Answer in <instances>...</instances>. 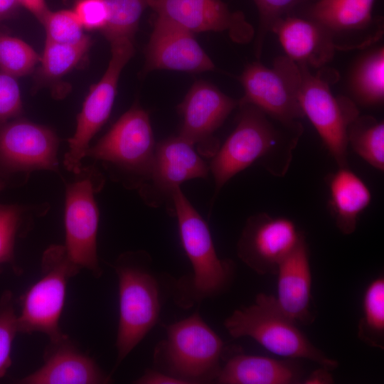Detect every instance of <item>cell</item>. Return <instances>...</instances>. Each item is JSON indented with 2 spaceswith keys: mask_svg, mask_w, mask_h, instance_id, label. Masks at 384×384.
Segmentation results:
<instances>
[{
  "mask_svg": "<svg viewBox=\"0 0 384 384\" xmlns=\"http://www.w3.org/2000/svg\"><path fill=\"white\" fill-rule=\"evenodd\" d=\"M274 33L292 61L307 67L320 68L330 62L338 47L326 28L309 18L285 16L271 31Z\"/></svg>",
  "mask_w": 384,
  "mask_h": 384,
  "instance_id": "cell-19",
  "label": "cell"
},
{
  "mask_svg": "<svg viewBox=\"0 0 384 384\" xmlns=\"http://www.w3.org/2000/svg\"><path fill=\"white\" fill-rule=\"evenodd\" d=\"M238 106L236 127L209 165L215 196L231 178L257 161L272 176H284L303 132L299 122L285 124L254 105Z\"/></svg>",
  "mask_w": 384,
  "mask_h": 384,
  "instance_id": "cell-1",
  "label": "cell"
},
{
  "mask_svg": "<svg viewBox=\"0 0 384 384\" xmlns=\"http://www.w3.org/2000/svg\"><path fill=\"white\" fill-rule=\"evenodd\" d=\"M157 17L192 33L228 32L231 39L246 43L254 36L252 26L240 12L231 13L221 0H148Z\"/></svg>",
  "mask_w": 384,
  "mask_h": 384,
  "instance_id": "cell-15",
  "label": "cell"
},
{
  "mask_svg": "<svg viewBox=\"0 0 384 384\" xmlns=\"http://www.w3.org/2000/svg\"><path fill=\"white\" fill-rule=\"evenodd\" d=\"M6 186V183H5V181H4V179H2L1 177H0V191L4 189V188Z\"/></svg>",
  "mask_w": 384,
  "mask_h": 384,
  "instance_id": "cell-40",
  "label": "cell"
},
{
  "mask_svg": "<svg viewBox=\"0 0 384 384\" xmlns=\"http://www.w3.org/2000/svg\"><path fill=\"white\" fill-rule=\"evenodd\" d=\"M137 384H184L181 380L156 369L147 368L134 382Z\"/></svg>",
  "mask_w": 384,
  "mask_h": 384,
  "instance_id": "cell-36",
  "label": "cell"
},
{
  "mask_svg": "<svg viewBox=\"0 0 384 384\" xmlns=\"http://www.w3.org/2000/svg\"><path fill=\"white\" fill-rule=\"evenodd\" d=\"M79 271L69 259L64 245H52L44 251L41 277L21 298L19 332L43 333L50 341L67 336L60 328V319L68 282Z\"/></svg>",
  "mask_w": 384,
  "mask_h": 384,
  "instance_id": "cell-8",
  "label": "cell"
},
{
  "mask_svg": "<svg viewBox=\"0 0 384 384\" xmlns=\"http://www.w3.org/2000/svg\"><path fill=\"white\" fill-rule=\"evenodd\" d=\"M172 201V215L177 218L181 245L192 267L191 274L174 281L172 295L177 306L188 309L225 293L233 283L235 265L218 257L208 224L181 187L175 189Z\"/></svg>",
  "mask_w": 384,
  "mask_h": 384,
  "instance_id": "cell-2",
  "label": "cell"
},
{
  "mask_svg": "<svg viewBox=\"0 0 384 384\" xmlns=\"http://www.w3.org/2000/svg\"><path fill=\"white\" fill-rule=\"evenodd\" d=\"M354 151L375 169L384 170V124L369 115H358L348 129Z\"/></svg>",
  "mask_w": 384,
  "mask_h": 384,
  "instance_id": "cell-25",
  "label": "cell"
},
{
  "mask_svg": "<svg viewBox=\"0 0 384 384\" xmlns=\"http://www.w3.org/2000/svg\"><path fill=\"white\" fill-rule=\"evenodd\" d=\"M302 370L294 359L235 354L222 366L215 380L219 384H295Z\"/></svg>",
  "mask_w": 384,
  "mask_h": 384,
  "instance_id": "cell-21",
  "label": "cell"
},
{
  "mask_svg": "<svg viewBox=\"0 0 384 384\" xmlns=\"http://www.w3.org/2000/svg\"><path fill=\"white\" fill-rule=\"evenodd\" d=\"M375 1L318 0L309 8L307 16L329 31L334 39L337 34L368 27Z\"/></svg>",
  "mask_w": 384,
  "mask_h": 384,
  "instance_id": "cell-23",
  "label": "cell"
},
{
  "mask_svg": "<svg viewBox=\"0 0 384 384\" xmlns=\"http://www.w3.org/2000/svg\"><path fill=\"white\" fill-rule=\"evenodd\" d=\"M42 23L46 28V39L55 43L74 44L85 36L83 27L73 11H50Z\"/></svg>",
  "mask_w": 384,
  "mask_h": 384,
  "instance_id": "cell-32",
  "label": "cell"
},
{
  "mask_svg": "<svg viewBox=\"0 0 384 384\" xmlns=\"http://www.w3.org/2000/svg\"><path fill=\"white\" fill-rule=\"evenodd\" d=\"M145 57V73L156 70L198 73L215 68L193 33L158 17L154 21Z\"/></svg>",
  "mask_w": 384,
  "mask_h": 384,
  "instance_id": "cell-16",
  "label": "cell"
},
{
  "mask_svg": "<svg viewBox=\"0 0 384 384\" xmlns=\"http://www.w3.org/2000/svg\"><path fill=\"white\" fill-rule=\"evenodd\" d=\"M238 105V101L213 84L196 81L177 107L182 118L178 135L193 145L201 156L212 158L220 146L214 133Z\"/></svg>",
  "mask_w": 384,
  "mask_h": 384,
  "instance_id": "cell-14",
  "label": "cell"
},
{
  "mask_svg": "<svg viewBox=\"0 0 384 384\" xmlns=\"http://www.w3.org/2000/svg\"><path fill=\"white\" fill-rule=\"evenodd\" d=\"M155 148L149 112L135 103L88 148L85 157L100 161L124 188L139 189L150 177Z\"/></svg>",
  "mask_w": 384,
  "mask_h": 384,
  "instance_id": "cell-5",
  "label": "cell"
},
{
  "mask_svg": "<svg viewBox=\"0 0 384 384\" xmlns=\"http://www.w3.org/2000/svg\"><path fill=\"white\" fill-rule=\"evenodd\" d=\"M91 43L88 36L74 44L58 43L46 39L38 75L46 80L62 77L84 58Z\"/></svg>",
  "mask_w": 384,
  "mask_h": 384,
  "instance_id": "cell-28",
  "label": "cell"
},
{
  "mask_svg": "<svg viewBox=\"0 0 384 384\" xmlns=\"http://www.w3.org/2000/svg\"><path fill=\"white\" fill-rule=\"evenodd\" d=\"M17 0H0V21L9 18L16 11Z\"/></svg>",
  "mask_w": 384,
  "mask_h": 384,
  "instance_id": "cell-39",
  "label": "cell"
},
{
  "mask_svg": "<svg viewBox=\"0 0 384 384\" xmlns=\"http://www.w3.org/2000/svg\"><path fill=\"white\" fill-rule=\"evenodd\" d=\"M36 51L22 40L0 31V70L14 77L28 75L40 62Z\"/></svg>",
  "mask_w": 384,
  "mask_h": 384,
  "instance_id": "cell-30",
  "label": "cell"
},
{
  "mask_svg": "<svg viewBox=\"0 0 384 384\" xmlns=\"http://www.w3.org/2000/svg\"><path fill=\"white\" fill-rule=\"evenodd\" d=\"M107 21L101 31L110 41L120 38L133 40L140 17L148 0H105Z\"/></svg>",
  "mask_w": 384,
  "mask_h": 384,
  "instance_id": "cell-29",
  "label": "cell"
},
{
  "mask_svg": "<svg viewBox=\"0 0 384 384\" xmlns=\"http://www.w3.org/2000/svg\"><path fill=\"white\" fill-rule=\"evenodd\" d=\"M239 79L244 95L238 105H254L285 124L295 123L304 117L290 81L277 65L270 68L253 62L245 68Z\"/></svg>",
  "mask_w": 384,
  "mask_h": 384,
  "instance_id": "cell-17",
  "label": "cell"
},
{
  "mask_svg": "<svg viewBox=\"0 0 384 384\" xmlns=\"http://www.w3.org/2000/svg\"><path fill=\"white\" fill-rule=\"evenodd\" d=\"M276 275L277 296L274 300L278 309L297 324H311L312 277L305 238L282 261Z\"/></svg>",
  "mask_w": 384,
  "mask_h": 384,
  "instance_id": "cell-20",
  "label": "cell"
},
{
  "mask_svg": "<svg viewBox=\"0 0 384 384\" xmlns=\"http://www.w3.org/2000/svg\"><path fill=\"white\" fill-rule=\"evenodd\" d=\"M260 15V26L256 39V55L260 56L265 36L273 24L304 0H253Z\"/></svg>",
  "mask_w": 384,
  "mask_h": 384,
  "instance_id": "cell-33",
  "label": "cell"
},
{
  "mask_svg": "<svg viewBox=\"0 0 384 384\" xmlns=\"http://www.w3.org/2000/svg\"><path fill=\"white\" fill-rule=\"evenodd\" d=\"M48 207L0 204V264L13 262L16 237L26 233L34 217L45 214Z\"/></svg>",
  "mask_w": 384,
  "mask_h": 384,
  "instance_id": "cell-27",
  "label": "cell"
},
{
  "mask_svg": "<svg viewBox=\"0 0 384 384\" xmlns=\"http://www.w3.org/2000/svg\"><path fill=\"white\" fill-rule=\"evenodd\" d=\"M59 140L50 128L24 119L0 127V170L26 181L32 172L58 173Z\"/></svg>",
  "mask_w": 384,
  "mask_h": 384,
  "instance_id": "cell-13",
  "label": "cell"
},
{
  "mask_svg": "<svg viewBox=\"0 0 384 384\" xmlns=\"http://www.w3.org/2000/svg\"><path fill=\"white\" fill-rule=\"evenodd\" d=\"M304 238L291 219L259 213L245 221L237 242V255L255 273L276 274L282 261Z\"/></svg>",
  "mask_w": 384,
  "mask_h": 384,
  "instance_id": "cell-11",
  "label": "cell"
},
{
  "mask_svg": "<svg viewBox=\"0 0 384 384\" xmlns=\"http://www.w3.org/2000/svg\"><path fill=\"white\" fill-rule=\"evenodd\" d=\"M331 370L320 366V368L312 371L302 383L304 384H331L334 383Z\"/></svg>",
  "mask_w": 384,
  "mask_h": 384,
  "instance_id": "cell-37",
  "label": "cell"
},
{
  "mask_svg": "<svg viewBox=\"0 0 384 384\" xmlns=\"http://www.w3.org/2000/svg\"><path fill=\"white\" fill-rule=\"evenodd\" d=\"M278 66L290 81L301 109L315 127L338 167L348 166V129L359 115L353 100L335 97L326 81L312 75L309 67L287 56L276 58Z\"/></svg>",
  "mask_w": 384,
  "mask_h": 384,
  "instance_id": "cell-6",
  "label": "cell"
},
{
  "mask_svg": "<svg viewBox=\"0 0 384 384\" xmlns=\"http://www.w3.org/2000/svg\"><path fill=\"white\" fill-rule=\"evenodd\" d=\"M73 11L86 29L102 31L107 23L105 0H78Z\"/></svg>",
  "mask_w": 384,
  "mask_h": 384,
  "instance_id": "cell-35",
  "label": "cell"
},
{
  "mask_svg": "<svg viewBox=\"0 0 384 384\" xmlns=\"http://www.w3.org/2000/svg\"><path fill=\"white\" fill-rule=\"evenodd\" d=\"M358 336L370 347L384 348V278L380 276L366 287Z\"/></svg>",
  "mask_w": 384,
  "mask_h": 384,
  "instance_id": "cell-26",
  "label": "cell"
},
{
  "mask_svg": "<svg viewBox=\"0 0 384 384\" xmlns=\"http://www.w3.org/2000/svg\"><path fill=\"white\" fill-rule=\"evenodd\" d=\"M209 171L193 145L178 135L171 137L156 144L150 177L138 191L147 206L165 204L172 215L175 189L186 181L206 178Z\"/></svg>",
  "mask_w": 384,
  "mask_h": 384,
  "instance_id": "cell-12",
  "label": "cell"
},
{
  "mask_svg": "<svg viewBox=\"0 0 384 384\" xmlns=\"http://www.w3.org/2000/svg\"><path fill=\"white\" fill-rule=\"evenodd\" d=\"M165 328L166 338L154 351L155 368L184 384L215 383L222 367L224 343L199 312Z\"/></svg>",
  "mask_w": 384,
  "mask_h": 384,
  "instance_id": "cell-4",
  "label": "cell"
},
{
  "mask_svg": "<svg viewBox=\"0 0 384 384\" xmlns=\"http://www.w3.org/2000/svg\"><path fill=\"white\" fill-rule=\"evenodd\" d=\"M103 174L94 166L82 167L65 187L64 245L70 261L80 270L102 274L97 252L99 210L95 195L105 184Z\"/></svg>",
  "mask_w": 384,
  "mask_h": 384,
  "instance_id": "cell-9",
  "label": "cell"
},
{
  "mask_svg": "<svg viewBox=\"0 0 384 384\" xmlns=\"http://www.w3.org/2000/svg\"><path fill=\"white\" fill-rule=\"evenodd\" d=\"M325 180L329 191V206L336 225L341 233L352 234L359 215L371 202L370 190L348 166L338 167Z\"/></svg>",
  "mask_w": 384,
  "mask_h": 384,
  "instance_id": "cell-22",
  "label": "cell"
},
{
  "mask_svg": "<svg viewBox=\"0 0 384 384\" xmlns=\"http://www.w3.org/2000/svg\"><path fill=\"white\" fill-rule=\"evenodd\" d=\"M29 10L41 23L50 12L45 0H17Z\"/></svg>",
  "mask_w": 384,
  "mask_h": 384,
  "instance_id": "cell-38",
  "label": "cell"
},
{
  "mask_svg": "<svg viewBox=\"0 0 384 384\" xmlns=\"http://www.w3.org/2000/svg\"><path fill=\"white\" fill-rule=\"evenodd\" d=\"M223 326L233 338L250 337L284 358L309 360L331 370L338 366L278 309L272 295L258 294L253 304L235 309L225 319Z\"/></svg>",
  "mask_w": 384,
  "mask_h": 384,
  "instance_id": "cell-7",
  "label": "cell"
},
{
  "mask_svg": "<svg viewBox=\"0 0 384 384\" xmlns=\"http://www.w3.org/2000/svg\"><path fill=\"white\" fill-rule=\"evenodd\" d=\"M111 43V58L100 79L93 85L77 117L75 132L68 139L69 149L65 154L63 164L66 169L78 174L82 169L90 142L108 119L117 93L118 80L122 70L134 53L133 40L120 38Z\"/></svg>",
  "mask_w": 384,
  "mask_h": 384,
  "instance_id": "cell-10",
  "label": "cell"
},
{
  "mask_svg": "<svg viewBox=\"0 0 384 384\" xmlns=\"http://www.w3.org/2000/svg\"><path fill=\"white\" fill-rule=\"evenodd\" d=\"M353 97L363 106H375L384 100V49L380 47L362 55L350 76Z\"/></svg>",
  "mask_w": 384,
  "mask_h": 384,
  "instance_id": "cell-24",
  "label": "cell"
},
{
  "mask_svg": "<svg viewBox=\"0 0 384 384\" xmlns=\"http://www.w3.org/2000/svg\"><path fill=\"white\" fill-rule=\"evenodd\" d=\"M21 112V92L16 78L0 70V127Z\"/></svg>",
  "mask_w": 384,
  "mask_h": 384,
  "instance_id": "cell-34",
  "label": "cell"
},
{
  "mask_svg": "<svg viewBox=\"0 0 384 384\" xmlns=\"http://www.w3.org/2000/svg\"><path fill=\"white\" fill-rule=\"evenodd\" d=\"M112 267L118 279L117 368L158 323L161 308L152 258L144 250L120 254Z\"/></svg>",
  "mask_w": 384,
  "mask_h": 384,
  "instance_id": "cell-3",
  "label": "cell"
},
{
  "mask_svg": "<svg viewBox=\"0 0 384 384\" xmlns=\"http://www.w3.org/2000/svg\"><path fill=\"white\" fill-rule=\"evenodd\" d=\"M111 381L96 362L68 336L50 341L43 366L18 380L23 384H104Z\"/></svg>",
  "mask_w": 384,
  "mask_h": 384,
  "instance_id": "cell-18",
  "label": "cell"
},
{
  "mask_svg": "<svg viewBox=\"0 0 384 384\" xmlns=\"http://www.w3.org/2000/svg\"><path fill=\"white\" fill-rule=\"evenodd\" d=\"M18 332L13 295L10 291H6L0 298V378L5 375L11 366L12 346Z\"/></svg>",
  "mask_w": 384,
  "mask_h": 384,
  "instance_id": "cell-31",
  "label": "cell"
}]
</instances>
